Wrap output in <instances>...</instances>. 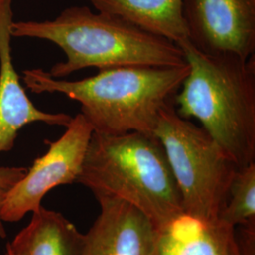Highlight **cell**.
Masks as SVG:
<instances>
[{
    "mask_svg": "<svg viewBox=\"0 0 255 255\" xmlns=\"http://www.w3.org/2000/svg\"><path fill=\"white\" fill-rule=\"evenodd\" d=\"M11 36L52 42L66 55L48 72L62 79L87 67L182 66L187 64L177 44L135 27L126 20L88 7H70L54 20L12 22Z\"/></svg>",
    "mask_w": 255,
    "mask_h": 255,
    "instance_id": "3957f363",
    "label": "cell"
},
{
    "mask_svg": "<svg viewBox=\"0 0 255 255\" xmlns=\"http://www.w3.org/2000/svg\"><path fill=\"white\" fill-rule=\"evenodd\" d=\"M154 134L164 146L183 213L217 220L227 202L237 165L202 128L181 118L173 102L161 111Z\"/></svg>",
    "mask_w": 255,
    "mask_h": 255,
    "instance_id": "5b68a950",
    "label": "cell"
},
{
    "mask_svg": "<svg viewBox=\"0 0 255 255\" xmlns=\"http://www.w3.org/2000/svg\"><path fill=\"white\" fill-rule=\"evenodd\" d=\"M189 72L174 98L176 113L201 127L237 168L255 163V58L202 53L189 40L177 44Z\"/></svg>",
    "mask_w": 255,
    "mask_h": 255,
    "instance_id": "7a4b0ae2",
    "label": "cell"
},
{
    "mask_svg": "<svg viewBox=\"0 0 255 255\" xmlns=\"http://www.w3.org/2000/svg\"><path fill=\"white\" fill-rule=\"evenodd\" d=\"M152 255H240L237 230L183 213L157 229Z\"/></svg>",
    "mask_w": 255,
    "mask_h": 255,
    "instance_id": "30bf717a",
    "label": "cell"
},
{
    "mask_svg": "<svg viewBox=\"0 0 255 255\" xmlns=\"http://www.w3.org/2000/svg\"><path fill=\"white\" fill-rule=\"evenodd\" d=\"M98 11L116 15L175 44L188 40L183 0H89Z\"/></svg>",
    "mask_w": 255,
    "mask_h": 255,
    "instance_id": "8fae6325",
    "label": "cell"
},
{
    "mask_svg": "<svg viewBox=\"0 0 255 255\" xmlns=\"http://www.w3.org/2000/svg\"><path fill=\"white\" fill-rule=\"evenodd\" d=\"M77 182L96 198L108 196L130 203L156 229L183 214L177 182L155 134L93 132Z\"/></svg>",
    "mask_w": 255,
    "mask_h": 255,
    "instance_id": "277c9868",
    "label": "cell"
},
{
    "mask_svg": "<svg viewBox=\"0 0 255 255\" xmlns=\"http://www.w3.org/2000/svg\"><path fill=\"white\" fill-rule=\"evenodd\" d=\"M66 130L49 143L46 154L37 158L25 176L7 194L0 209L3 222H15L39 209L48 192L77 182L94 129L82 114L72 118Z\"/></svg>",
    "mask_w": 255,
    "mask_h": 255,
    "instance_id": "8992f818",
    "label": "cell"
},
{
    "mask_svg": "<svg viewBox=\"0 0 255 255\" xmlns=\"http://www.w3.org/2000/svg\"><path fill=\"white\" fill-rule=\"evenodd\" d=\"M188 40L213 56L249 59L255 52V0H183Z\"/></svg>",
    "mask_w": 255,
    "mask_h": 255,
    "instance_id": "52a82bcc",
    "label": "cell"
},
{
    "mask_svg": "<svg viewBox=\"0 0 255 255\" xmlns=\"http://www.w3.org/2000/svg\"><path fill=\"white\" fill-rule=\"evenodd\" d=\"M7 246L13 255H82L83 235L62 214L41 206Z\"/></svg>",
    "mask_w": 255,
    "mask_h": 255,
    "instance_id": "7c38bea8",
    "label": "cell"
},
{
    "mask_svg": "<svg viewBox=\"0 0 255 255\" xmlns=\"http://www.w3.org/2000/svg\"><path fill=\"white\" fill-rule=\"evenodd\" d=\"M219 220L236 228L255 221V163L237 168Z\"/></svg>",
    "mask_w": 255,
    "mask_h": 255,
    "instance_id": "4fadbf2b",
    "label": "cell"
},
{
    "mask_svg": "<svg viewBox=\"0 0 255 255\" xmlns=\"http://www.w3.org/2000/svg\"><path fill=\"white\" fill-rule=\"evenodd\" d=\"M12 255V253H11V251L9 250V248L8 246H7V255Z\"/></svg>",
    "mask_w": 255,
    "mask_h": 255,
    "instance_id": "9a60e30c",
    "label": "cell"
},
{
    "mask_svg": "<svg viewBox=\"0 0 255 255\" xmlns=\"http://www.w3.org/2000/svg\"><path fill=\"white\" fill-rule=\"evenodd\" d=\"M189 65L118 66L80 81L55 79L43 69L25 70L23 81L35 94L60 93L82 105L94 132L154 134L160 113L173 102Z\"/></svg>",
    "mask_w": 255,
    "mask_h": 255,
    "instance_id": "6da1fadb",
    "label": "cell"
},
{
    "mask_svg": "<svg viewBox=\"0 0 255 255\" xmlns=\"http://www.w3.org/2000/svg\"><path fill=\"white\" fill-rule=\"evenodd\" d=\"M101 213L83 235L82 255H152L157 229L127 201L101 196Z\"/></svg>",
    "mask_w": 255,
    "mask_h": 255,
    "instance_id": "ba28073f",
    "label": "cell"
},
{
    "mask_svg": "<svg viewBox=\"0 0 255 255\" xmlns=\"http://www.w3.org/2000/svg\"><path fill=\"white\" fill-rule=\"evenodd\" d=\"M27 170L25 167L0 166V209L7 194L25 176ZM6 235V230L0 218V239L5 238Z\"/></svg>",
    "mask_w": 255,
    "mask_h": 255,
    "instance_id": "5bb4252c",
    "label": "cell"
},
{
    "mask_svg": "<svg viewBox=\"0 0 255 255\" xmlns=\"http://www.w3.org/2000/svg\"><path fill=\"white\" fill-rule=\"evenodd\" d=\"M12 22L11 0H0V152L10 150L19 130L29 123L66 127L72 119L66 114L37 109L27 98L11 60Z\"/></svg>",
    "mask_w": 255,
    "mask_h": 255,
    "instance_id": "9c48e42d",
    "label": "cell"
}]
</instances>
